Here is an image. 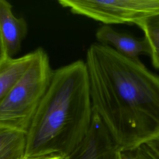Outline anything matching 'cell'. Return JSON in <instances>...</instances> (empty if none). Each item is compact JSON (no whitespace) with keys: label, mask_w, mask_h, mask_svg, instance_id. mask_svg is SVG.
I'll list each match as a JSON object with an SVG mask.
<instances>
[{"label":"cell","mask_w":159,"mask_h":159,"mask_svg":"<svg viewBox=\"0 0 159 159\" xmlns=\"http://www.w3.org/2000/svg\"><path fill=\"white\" fill-rule=\"evenodd\" d=\"M35 50L19 58L8 59L0 66V102L30 66Z\"/></svg>","instance_id":"cell-8"},{"label":"cell","mask_w":159,"mask_h":159,"mask_svg":"<svg viewBox=\"0 0 159 159\" xmlns=\"http://www.w3.org/2000/svg\"><path fill=\"white\" fill-rule=\"evenodd\" d=\"M25 149V133L0 128V159H21Z\"/></svg>","instance_id":"cell-9"},{"label":"cell","mask_w":159,"mask_h":159,"mask_svg":"<svg viewBox=\"0 0 159 159\" xmlns=\"http://www.w3.org/2000/svg\"><path fill=\"white\" fill-rule=\"evenodd\" d=\"M8 59H9L7 55L4 42L0 32V66L4 64Z\"/></svg>","instance_id":"cell-12"},{"label":"cell","mask_w":159,"mask_h":159,"mask_svg":"<svg viewBox=\"0 0 159 159\" xmlns=\"http://www.w3.org/2000/svg\"><path fill=\"white\" fill-rule=\"evenodd\" d=\"M27 30L25 20L14 16L11 4L0 0V32L9 58H13L19 52Z\"/></svg>","instance_id":"cell-7"},{"label":"cell","mask_w":159,"mask_h":159,"mask_svg":"<svg viewBox=\"0 0 159 159\" xmlns=\"http://www.w3.org/2000/svg\"><path fill=\"white\" fill-rule=\"evenodd\" d=\"M120 149L99 116L93 111L89 130L67 159H117Z\"/></svg>","instance_id":"cell-5"},{"label":"cell","mask_w":159,"mask_h":159,"mask_svg":"<svg viewBox=\"0 0 159 159\" xmlns=\"http://www.w3.org/2000/svg\"><path fill=\"white\" fill-rule=\"evenodd\" d=\"M92 116L85 61L76 60L53 70L26 133L24 157H68L86 135Z\"/></svg>","instance_id":"cell-2"},{"label":"cell","mask_w":159,"mask_h":159,"mask_svg":"<svg viewBox=\"0 0 159 159\" xmlns=\"http://www.w3.org/2000/svg\"><path fill=\"white\" fill-rule=\"evenodd\" d=\"M99 43L114 48L121 55L134 61H140L142 55H151V48L147 39L136 37L125 32L116 30L110 25H103L95 34Z\"/></svg>","instance_id":"cell-6"},{"label":"cell","mask_w":159,"mask_h":159,"mask_svg":"<svg viewBox=\"0 0 159 159\" xmlns=\"http://www.w3.org/2000/svg\"><path fill=\"white\" fill-rule=\"evenodd\" d=\"M148 142H150V143H152L155 147H156L159 150V135L157 136L155 139Z\"/></svg>","instance_id":"cell-13"},{"label":"cell","mask_w":159,"mask_h":159,"mask_svg":"<svg viewBox=\"0 0 159 159\" xmlns=\"http://www.w3.org/2000/svg\"><path fill=\"white\" fill-rule=\"evenodd\" d=\"M63 7L104 25L135 24L159 13V0H59Z\"/></svg>","instance_id":"cell-4"},{"label":"cell","mask_w":159,"mask_h":159,"mask_svg":"<svg viewBox=\"0 0 159 159\" xmlns=\"http://www.w3.org/2000/svg\"><path fill=\"white\" fill-rule=\"evenodd\" d=\"M148 159H159V157H154L152 158H150Z\"/></svg>","instance_id":"cell-14"},{"label":"cell","mask_w":159,"mask_h":159,"mask_svg":"<svg viewBox=\"0 0 159 159\" xmlns=\"http://www.w3.org/2000/svg\"><path fill=\"white\" fill-rule=\"evenodd\" d=\"M93 111L101 118L120 152L159 135V76L99 43L85 61Z\"/></svg>","instance_id":"cell-1"},{"label":"cell","mask_w":159,"mask_h":159,"mask_svg":"<svg viewBox=\"0 0 159 159\" xmlns=\"http://www.w3.org/2000/svg\"><path fill=\"white\" fill-rule=\"evenodd\" d=\"M24 74L0 102V128L27 133L48 88L52 71L42 48Z\"/></svg>","instance_id":"cell-3"},{"label":"cell","mask_w":159,"mask_h":159,"mask_svg":"<svg viewBox=\"0 0 159 159\" xmlns=\"http://www.w3.org/2000/svg\"><path fill=\"white\" fill-rule=\"evenodd\" d=\"M135 24L144 32L150 45L152 65L159 69V13L148 16Z\"/></svg>","instance_id":"cell-10"},{"label":"cell","mask_w":159,"mask_h":159,"mask_svg":"<svg viewBox=\"0 0 159 159\" xmlns=\"http://www.w3.org/2000/svg\"><path fill=\"white\" fill-rule=\"evenodd\" d=\"M21 159H67V157L60 154H50L37 157H24Z\"/></svg>","instance_id":"cell-11"}]
</instances>
